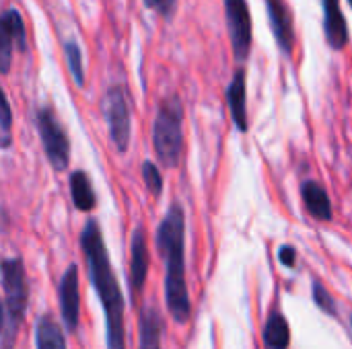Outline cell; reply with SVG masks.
<instances>
[{
	"instance_id": "cell-1",
	"label": "cell",
	"mask_w": 352,
	"mask_h": 349,
	"mask_svg": "<svg viewBox=\"0 0 352 349\" xmlns=\"http://www.w3.org/2000/svg\"><path fill=\"white\" fill-rule=\"evenodd\" d=\"M80 247L87 257L91 284L103 304L107 349H126V329H124V296L118 278L111 269L109 255L101 228L95 220H89L80 232Z\"/></svg>"
},
{
	"instance_id": "cell-2",
	"label": "cell",
	"mask_w": 352,
	"mask_h": 349,
	"mask_svg": "<svg viewBox=\"0 0 352 349\" xmlns=\"http://www.w3.org/2000/svg\"><path fill=\"white\" fill-rule=\"evenodd\" d=\"M157 249L167 265L165 302L175 323L190 319V294L186 284V214L179 204H171L157 228Z\"/></svg>"
},
{
	"instance_id": "cell-3",
	"label": "cell",
	"mask_w": 352,
	"mask_h": 349,
	"mask_svg": "<svg viewBox=\"0 0 352 349\" xmlns=\"http://www.w3.org/2000/svg\"><path fill=\"white\" fill-rule=\"evenodd\" d=\"M0 280L4 290V329L0 333V349H14L21 323L27 313V278L21 257L0 261Z\"/></svg>"
},
{
	"instance_id": "cell-4",
	"label": "cell",
	"mask_w": 352,
	"mask_h": 349,
	"mask_svg": "<svg viewBox=\"0 0 352 349\" xmlns=\"http://www.w3.org/2000/svg\"><path fill=\"white\" fill-rule=\"evenodd\" d=\"M153 146L163 167L175 169L179 165L184 148V107L177 97L161 101L153 128Z\"/></svg>"
},
{
	"instance_id": "cell-5",
	"label": "cell",
	"mask_w": 352,
	"mask_h": 349,
	"mask_svg": "<svg viewBox=\"0 0 352 349\" xmlns=\"http://www.w3.org/2000/svg\"><path fill=\"white\" fill-rule=\"evenodd\" d=\"M37 130H39V138L45 150V156L50 160V165L62 173L66 171L68 163H70V142H68V134L62 128V123L58 121L56 113L52 107H41L37 111Z\"/></svg>"
},
{
	"instance_id": "cell-6",
	"label": "cell",
	"mask_w": 352,
	"mask_h": 349,
	"mask_svg": "<svg viewBox=\"0 0 352 349\" xmlns=\"http://www.w3.org/2000/svg\"><path fill=\"white\" fill-rule=\"evenodd\" d=\"M101 107H103V115H105L113 146L120 152H126L130 144V109H128L124 88L120 84L109 86V91L103 97Z\"/></svg>"
},
{
	"instance_id": "cell-7",
	"label": "cell",
	"mask_w": 352,
	"mask_h": 349,
	"mask_svg": "<svg viewBox=\"0 0 352 349\" xmlns=\"http://www.w3.org/2000/svg\"><path fill=\"white\" fill-rule=\"evenodd\" d=\"M227 27L237 60H245L252 49V16L245 0H225Z\"/></svg>"
},
{
	"instance_id": "cell-8",
	"label": "cell",
	"mask_w": 352,
	"mask_h": 349,
	"mask_svg": "<svg viewBox=\"0 0 352 349\" xmlns=\"http://www.w3.org/2000/svg\"><path fill=\"white\" fill-rule=\"evenodd\" d=\"M58 298H60V313L66 329L74 333L78 329V319H80V292H78V267L76 263L68 265L60 280L58 288Z\"/></svg>"
},
{
	"instance_id": "cell-9",
	"label": "cell",
	"mask_w": 352,
	"mask_h": 349,
	"mask_svg": "<svg viewBox=\"0 0 352 349\" xmlns=\"http://www.w3.org/2000/svg\"><path fill=\"white\" fill-rule=\"evenodd\" d=\"M148 276V247L144 228L136 226L130 241V288L134 296H140L144 290V282Z\"/></svg>"
},
{
	"instance_id": "cell-10",
	"label": "cell",
	"mask_w": 352,
	"mask_h": 349,
	"mask_svg": "<svg viewBox=\"0 0 352 349\" xmlns=\"http://www.w3.org/2000/svg\"><path fill=\"white\" fill-rule=\"evenodd\" d=\"M266 8L270 14V27L278 47L283 49L285 56H291L295 45V35H293V21L289 8L285 6L283 0H266Z\"/></svg>"
},
{
	"instance_id": "cell-11",
	"label": "cell",
	"mask_w": 352,
	"mask_h": 349,
	"mask_svg": "<svg viewBox=\"0 0 352 349\" xmlns=\"http://www.w3.org/2000/svg\"><path fill=\"white\" fill-rule=\"evenodd\" d=\"M322 4H324L326 39L334 49H342L349 43V27L340 8V0H322Z\"/></svg>"
},
{
	"instance_id": "cell-12",
	"label": "cell",
	"mask_w": 352,
	"mask_h": 349,
	"mask_svg": "<svg viewBox=\"0 0 352 349\" xmlns=\"http://www.w3.org/2000/svg\"><path fill=\"white\" fill-rule=\"evenodd\" d=\"M227 103L231 117L239 132H248V88H245V70L239 68L227 88Z\"/></svg>"
},
{
	"instance_id": "cell-13",
	"label": "cell",
	"mask_w": 352,
	"mask_h": 349,
	"mask_svg": "<svg viewBox=\"0 0 352 349\" xmlns=\"http://www.w3.org/2000/svg\"><path fill=\"white\" fill-rule=\"evenodd\" d=\"M138 329H140V349H161L163 337V319L157 306H142L138 317Z\"/></svg>"
},
{
	"instance_id": "cell-14",
	"label": "cell",
	"mask_w": 352,
	"mask_h": 349,
	"mask_svg": "<svg viewBox=\"0 0 352 349\" xmlns=\"http://www.w3.org/2000/svg\"><path fill=\"white\" fill-rule=\"evenodd\" d=\"M301 195H303V204L307 208V212L316 218V220H330L332 218V204L328 193L324 191V187L316 181H305L301 187Z\"/></svg>"
},
{
	"instance_id": "cell-15",
	"label": "cell",
	"mask_w": 352,
	"mask_h": 349,
	"mask_svg": "<svg viewBox=\"0 0 352 349\" xmlns=\"http://www.w3.org/2000/svg\"><path fill=\"white\" fill-rule=\"evenodd\" d=\"M35 346L37 349H68L64 331L52 315L39 317L35 325Z\"/></svg>"
},
{
	"instance_id": "cell-16",
	"label": "cell",
	"mask_w": 352,
	"mask_h": 349,
	"mask_svg": "<svg viewBox=\"0 0 352 349\" xmlns=\"http://www.w3.org/2000/svg\"><path fill=\"white\" fill-rule=\"evenodd\" d=\"M70 193L74 208L80 212H91L97 206V195L91 185V179L85 171H74L70 175Z\"/></svg>"
},
{
	"instance_id": "cell-17",
	"label": "cell",
	"mask_w": 352,
	"mask_h": 349,
	"mask_svg": "<svg viewBox=\"0 0 352 349\" xmlns=\"http://www.w3.org/2000/svg\"><path fill=\"white\" fill-rule=\"evenodd\" d=\"M264 339H266L268 349L289 348L291 331H289V325H287V321H285V317L280 313H272L270 315V319L266 323V329H264Z\"/></svg>"
},
{
	"instance_id": "cell-18",
	"label": "cell",
	"mask_w": 352,
	"mask_h": 349,
	"mask_svg": "<svg viewBox=\"0 0 352 349\" xmlns=\"http://www.w3.org/2000/svg\"><path fill=\"white\" fill-rule=\"evenodd\" d=\"M64 56L68 62V68L72 72V78L78 86H85V70H82V51L80 45L74 39H68L64 43Z\"/></svg>"
},
{
	"instance_id": "cell-19",
	"label": "cell",
	"mask_w": 352,
	"mask_h": 349,
	"mask_svg": "<svg viewBox=\"0 0 352 349\" xmlns=\"http://www.w3.org/2000/svg\"><path fill=\"white\" fill-rule=\"evenodd\" d=\"M12 33L4 19V12L0 14V74H8L12 64Z\"/></svg>"
},
{
	"instance_id": "cell-20",
	"label": "cell",
	"mask_w": 352,
	"mask_h": 349,
	"mask_svg": "<svg viewBox=\"0 0 352 349\" xmlns=\"http://www.w3.org/2000/svg\"><path fill=\"white\" fill-rule=\"evenodd\" d=\"M10 128H12V111L4 88L0 86V148L10 146Z\"/></svg>"
},
{
	"instance_id": "cell-21",
	"label": "cell",
	"mask_w": 352,
	"mask_h": 349,
	"mask_svg": "<svg viewBox=\"0 0 352 349\" xmlns=\"http://www.w3.org/2000/svg\"><path fill=\"white\" fill-rule=\"evenodd\" d=\"M4 19L10 27V33H12V39L16 41L19 49L25 51L27 49V35H25V23H23V16L16 8H8L4 10Z\"/></svg>"
},
{
	"instance_id": "cell-22",
	"label": "cell",
	"mask_w": 352,
	"mask_h": 349,
	"mask_svg": "<svg viewBox=\"0 0 352 349\" xmlns=\"http://www.w3.org/2000/svg\"><path fill=\"white\" fill-rule=\"evenodd\" d=\"M142 179H144V183H146V189H148L155 197H159L161 191H163V177H161L159 169H157L151 160H146V163L142 165Z\"/></svg>"
},
{
	"instance_id": "cell-23",
	"label": "cell",
	"mask_w": 352,
	"mask_h": 349,
	"mask_svg": "<svg viewBox=\"0 0 352 349\" xmlns=\"http://www.w3.org/2000/svg\"><path fill=\"white\" fill-rule=\"evenodd\" d=\"M314 296H316V302L320 304V309H324L326 313H330V315H336V311H334V302H332V298H330V294L326 292V288L324 286H320L318 282H316V286H314Z\"/></svg>"
},
{
	"instance_id": "cell-24",
	"label": "cell",
	"mask_w": 352,
	"mask_h": 349,
	"mask_svg": "<svg viewBox=\"0 0 352 349\" xmlns=\"http://www.w3.org/2000/svg\"><path fill=\"white\" fill-rule=\"evenodd\" d=\"M146 8H153L161 14H169L175 6V0H144Z\"/></svg>"
},
{
	"instance_id": "cell-25",
	"label": "cell",
	"mask_w": 352,
	"mask_h": 349,
	"mask_svg": "<svg viewBox=\"0 0 352 349\" xmlns=\"http://www.w3.org/2000/svg\"><path fill=\"white\" fill-rule=\"evenodd\" d=\"M295 257H297V253H295L293 247H283L280 249V261H283V265L293 267L295 265Z\"/></svg>"
},
{
	"instance_id": "cell-26",
	"label": "cell",
	"mask_w": 352,
	"mask_h": 349,
	"mask_svg": "<svg viewBox=\"0 0 352 349\" xmlns=\"http://www.w3.org/2000/svg\"><path fill=\"white\" fill-rule=\"evenodd\" d=\"M2 329H4V304L0 302V333H2Z\"/></svg>"
},
{
	"instance_id": "cell-27",
	"label": "cell",
	"mask_w": 352,
	"mask_h": 349,
	"mask_svg": "<svg viewBox=\"0 0 352 349\" xmlns=\"http://www.w3.org/2000/svg\"><path fill=\"white\" fill-rule=\"evenodd\" d=\"M349 2H351V4H352V0H349Z\"/></svg>"
}]
</instances>
